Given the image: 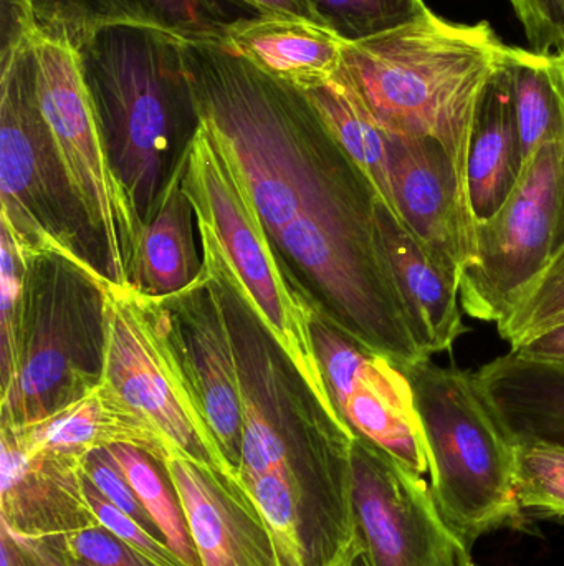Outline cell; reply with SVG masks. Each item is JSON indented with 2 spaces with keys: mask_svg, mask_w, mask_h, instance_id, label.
<instances>
[{
  "mask_svg": "<svg viewBox=\"0 0 564 566\" xmlns=\"http://www.w3.org/2000/svg\"><path fill=\"white\" fill-rule=\"evenodd\" d=\"M62 538L75 557L92 566H158L102 525Z\"/></svg>",
  "mask_w": 564,
  "mask_h": 566,
  "instance_id": "obj_33",
  "label": "cell"
},
{
  "mask_svg": "<svg viewBox=\"0 0 564 566\" xmlns=\"http://www.w3.org/2000/svg\"><path fill=\"white\" fill-rule=\"evenodd\" d=\"M564 323V265L533 283L497 323L500 338L510 348Z\"/></svg>",
  "mask_w": 564,
  "mask_h": 566,
  "instance_id": "obj_29",
  "label": "cell"
},
{
  "mask_svg": "<svg viewBox=\"0 0 564 566\" xmlns=\"http://www.w3.org/2000/svg\"><path fill=\"white\" fill-rule=\"evenodd\" d=\"M86 455L30 452L0 431V524L19 538H60L98 527L86 494Z\"/></svg>",
  "mask_w": 564,
  "mask_h": 566,
  "instance_id": "obj_16",
  "label": "cell"
},
{
  "mask_svg": "<svg viewBox=\"0 0 564 566\" xmlns=\"http://www.w3.org/2000/svg\"><path fill=\"white\" fill-rule=\"evenodd\" d=\"M523 165L512 83L503 63L483 90L467 159V185L477 224L489 221L506 205Z\"/></svg>",
  "mask_w": 564,
  "mask_h": 566,
  "instance_id": "obj_20",
  "label": "cell"
},
{
  "mask_svg": "<svg viewBox=\"0 0 564 566\" xmlns=\"http://www.w3.org/2000/svg\"><path fill=\"white\" fill-rule=\"evenodd\" d=\"M158 302L202 416L222 458L237 475L244 441V379L224 286L204 268L194 285Z\"/></svg>",
  "mask_w": 564,
  "mask_h": 566,
  "instance_id": "obj_13",
  "label": "cell"
},
{
  "mask_svg": "<svg viewBox=\"0 0 564 566\" xmlns=\"http://www.w3.org/2000/svg\"><path fill=\"white\" fill-rule=\"evenodd\" d=\"M86 494H88L89 504L98 517L99 525L113 535L125 542L132 551L141 554L142 557L151 560L158 566H188L175 552L169 547L168 542L156 537L151 532L132 521L131 517L119 511L111 504L92 482L86 478Z\"/></svg>",
  "mask_w": 564,
  "mask_h": 566,
  "instance_id": "obj_30",
  "label": "cell"
},
{
  "mask_svg": "<svg viewBox=\"0 0 564 566\" xmlns=\"http://www.w3.org/2000/svg\"><path fill=\"white\" fill-rule=\"evenodd\" d=\"M376 221L381 249L421 349L426 356L450 352L470 332L464 323L459 282L380 201Z\"/></svg>",
  "mask_w": 564,
  "mask_h": 566,
  "instance_id": "obj_17",
  "label": "cell"
},
{
  "mask_svg": "<svg viewBox=\"0 0 564 566\" xmlns=\"http://www.w3.org/2000/svg\"><path fill=\"white\" fill-rule=\"evenodd\" d=\"M305 95L344 155L363 172L377 201L400 219L391 182L390 135L338 76Z\"/></svg>",
  "mask_w": 564,
  "mask_h": 566,
  "instance_id": "obj_23",
  "label": "cell"
},
{
  "mask_svg": "<svg viewBox=\"0 0 564 566\" xmlns=\"http://www.w3.org/2000/svg\"><path fill=\"white\" fill-rule=\"evenodd\" d=\"M413 386L429 458L430 492L472 547L490 532L522 527L515 495L517 441L483 398L473 373L433 356L397 365Z\"/></svg>",
  "mask_w": 564,
  "mask_h": 566,
  "instance_id": "obj_4",
  "label": "cell"
},
{
  "mask_svg": "<svg viewBox=\"0 0 564 566\" xmlns=\"http://www.w3.org/2000/svg\"><path fill=\"white\" fill-rule=\"evenodd\" d=\"M0 566H43V564L23 544L22 538L10 534L0 524Z\"/></svg>",
  "mask_w": 564,
  "mask_h": 566,
  "instance_id": "obj_36",
  "label": "cell"
},
{
  "mask_svg": "<svg viewBox=\"0 0 564 566\" xmlns=\"http://www.w3.org/2000/svg\"><path fill=\"white\" fill-rule=\"evenodd\" d=\"M515 102L523 161L550 143L564 142V88L556 55L509 46L506 60Z\"/></svg>",
  "mask_w": 564,
  "mask_h": 566,
  "instance_id": "obj_24",
  "label": "cell"
},
{
  "mask_svg": "<svg viewBox=\"0 0 564 566\" xmlns=\"http://www.w3.org/2000/svg\"><path fill=\"white\" fill-rule=\"evenodd\" d=\"M35 62L40 112L66 179L82 206L109 281L131 285L141 219L113 169L78 53L62 43L29 40Z\"/></svg>",
  "mask_w": 564,
  "mask_h": 566,
  "instance_id": "obj_8",
  "label": "cell"
},
{
  "mask_svg": "<svg viewBox=\"0 0 564 566\" xmlns=\"http://www.w3.org/2000/svg\"><path fill=\"white\" fill-rule=\"evenodd\" d=\"M23 544L32 551V554L42 562L43 566H92L79 560L63 544V538H39V541H25Z\"/></svg>",
  "mask_w": 564,
  "mask_h": 566,
  "instance_id": "obj_35",
  "label": "cell"
},
{
  "mask_svg": "<svg viewBox=\"0 0 564 566\" xmlns=\"http://www.w3.org/2000/svg\"><path fill=\"white\" fill-rule=\"evenodd\" d=\"M337 566H373V564H371L370 557L364 551V545L360 541V544L350 552V555Z\"/></svg>",
  "mask_w": 564,
  "mask_h": 566,
  "instance_id": "obj_39",
  "label": "cell"
},
{
  "mask_svg": "<svg viewBox=\"0 0 564 566\" xmlns=\"http://www.w3.org/2000/svg\"><path fill=\"white\" fill-rule=\"evenodd\" d=\"M108 452L135 489L146 511L155 518L169 547L185 565L202 566L184 509L164 464L132 446H113Z\"/></svg>",
  "mask_w": 564,
  "mask_h": 566,
  "instance_id": "obj_25",
  "label": "cell"
},
{
  "mask_svg": "<svg viewBox=\"0 0 564 566\" xmlns=\"http://www.w3.org/2000/svg\"><path fill=\"white\" fill-rule=\"evenodd\" d=\"M564 244V142L523 165L506 205L476 228V254L460 274L464 313L500 323Z\"/></svg>",
  "mask_w": 564,
  "mask_h": 566,
  "instance_id": "obj_9",
  "label": "cell"
},
{
  "mask_svg": "<svg viewBox=\"0 0 564 566\" xmlns=\"http://www.w3.org/2000/svg\"><path fill=\"white\" fill-rule=\"evenodd\" d=\"M222 45L278 82L301 92L337 76L347 42L313 20L265 13L228 27Z\"/></svg>",
  "mask_w": 564,
  "mask_h": 566,
  "instance_id": "obj_19",
  "label": "cell"
},
{
  "mask_svg": "<svg viewBox=\"0 0 564 566\" xmlns=\"http://www.w3.org/2000/svg\"><path fill=\"white\" fill-rule=\"evenodd\" d=\"M76 53L113 169L146 226L201 125L184 40L155 27L113 25Z\"/></svg>",
  "mask_w": 564,
  "mask_h": 566,
  "instance_id": "obj_2",
  "label": "cell"
},
{
  "mask_svg": "<svg viewBox=\"0 0 564 566\" xmlns=\"http://www.w3.org/2000/svg\"><path fill=\"white\" fill-rule=\"evenodd\" d=\"M202 566H284L270 525L238 475L166 459Z\"/></svg>",
  "mask_w": 564,
  "mask_h": 566,
  "instance_id": "obj_15",
  "label": "cell"
},
{
  "mask_svg": "<svg viewBox=\"0 0 564 566\" xmlns=\"http://www.w3.org/2000/svg\"><path fill=\"white\" fill-rule=\"evenodd\" d=\"M321 25L347 43L407 25L427 12L424 0H308Z\"/></svg>",
  "mask_w": 564,
  "mask_h": 566,
  "instance_id": "obj_27",
  "label": "cell"
},
{
  "mask_svg": "<svg viewBox=\"0 0 564 566\" xmlns=\"http://www.w3.org/2000/svg\"><path fill=\"white\" fill-rule=\"evenodd\" d=\"M102 381L174 454L231 472L172 345L158 298L113 281L103 290Z\"/></svg>",
  "mask_w": 564,
  "mask_h": 566,
  "instance_id": "obj_7",
  "label": "cell"
},
{
  "mask_svg": "<svg viewBox=\"0 0 564 566\" xmlns=\"http://www.w3.org/2000/svg\"><path fill=\"white\" fill-rule=\"evenodd\" d=\"M517 358L564 373V323L510 348Z\"/></svg>",
  "mask_w": 564,
  "mask_h": 566,
  "instance_id": "obj_34",
  "label": "cell"
},
{
  "mask_svg": "<svg viewBox=\"0 0 564 566\" xmlns=\"http://www.w3.org/2000/svg\"><path fill=\"white\" fill-rule=\"evenodd\" d=\"M184 191L194 209L204 268L254 316L311 401L347 426L315 346L317 306L291 283L234 156L202 118L184 153Z\"/></svg>",
  "mask_w": 564,
  "mask_h": 566,
  "instance_id": "obj_3",
  "label": "cell"
},
{
  "mask_svg": "<svg viewBox=\"0 0 564 566\" xmlns=\"http://www.w3.org/2000/svg\"><path fill=\"white\" fill-rule=\"evenodd\" d=\"M0 431L30 452L88 455L113 446H132L162 464L174 455L156 429L128 408L102 379L43 421L25 428L0 426Z\"/></svg>",
  "mask_w": 564,
  "mask_h": 566,
  "instance_id": "obj_18",
  "label": "cell"
},
{
  "mask_svg": "<svg viewBox=\"0 0 564 566\" xmlns=\"http://www.w3.org/2000/svg\"><path fill=\"white\" fill-rule=\"evenodd\" d=\"M108 281L99 269L58 255L26 264L19 373L0 395V426L36 424L98 385Z\"/></svg>",
  "mask_w": 564,
  "mask_h": 566,
  "instance_id": "obj_5",
  "label": "cell"
},
{
  "mask_svg": "<svg viewBox=\"0 0 564 566\" xmlns=\"http://www.w3.org/2000/svg\"><path fill=\"white\" fill-rule=\"evenodd\" d=\"M245 2L254 7L260 15L278 13V15L301 17V19L321 23L308 0H245Z\"/></svg>",
  "mask_w": 564,
  "mask_h": 566,
  "instance_id": "obj_37",
  "label": "cell"
},
{
  "mask_svg": "<svg viewBox=\"0 0 564 566\" xmlns=\"http://www.w3.org/2000/svg\"><path fill=\"white\" fill-rule=\"evenodd\" d=\"M26 265L0 231V386L9 391L19 373L25 312Z\"/></svg>",
  "mask_w": 564,
  "mask_h": 566,
  "instance_id": "obj_28",
  "label": "cell"
},
{
  "mask_svg": "<svg viewBox=\"0 0 564 566\" xmlns=\"http://www.w3.org/2000/svg\"><path fill=\"white\" fill-rule=\"evenodd\" d=\"M507 52L489 23H453L427 10L400 29L347 43L337 76L384 132L439 142L469 189L477 109Z\"/></svg>",
  "mask_w": 564,
  "mask_h": 566,
  "instance_id": "obj_1",
  "label": "cell"
},
{
  "mask_svg": "<svg viewBox=\"0 0 564 566\" xmlns=\"http://www.w3.org/2000/svg\"><path fill=\"white\" fill-rule=\"evenodd\" d=\"M473 375L483 398L515 441L540 439L564 446V373L509 352Z\"/></svg>",
  "mask_w": 564,
  "mask_h": 566,
  "instance_id": "obj_22",
  "label": "cell"
},
{
  "mask_svg": "<svg viewBox=\"0 0 564 566\" xmlns=\"http://www.w3.org/2000/svg\"><path fill=\"white\" fill-rule=\"evenodd\" d=\"M0 231L23 264L58 255L99 269L95 235L40 112L30 42L0 60Z\"/></svg>",
  "mask_w": 564,
  "mask_h": 566,
  "instance_id": "obj_6",
  "label": "cell"
},
{
  "mask_svg": "<svg viewBox=\"0 0 564 566\" xmlns=\"http://www.w3.org/2000/svg\"><path fill=\"white\" fill-rule=\"evenodd\" d=\"M525 29L526 40L540 55L564 53V0H510Z\"/></svg>",
  "mask_w": 564,
  "mask_h": 566,
  "instance_id": "obj_32",
  "label": "cell"
},
{
  "mask_svg": "<svg viewBox=\"0 0 564 566\" xmlns=\"http://www.w3.org/2000/svg\"><path fill=\"white\" fill-rule=\"evenodd\" d=\"M7 59L32 39L78 50L113 25L164 30L184 42H222L228 27L260 15L245 0H0Z\"/></svg>",
  "mask_w": 564,
  "mask_h": 566,
  "instance_id": "obj_12",
  "label": "cell"
},
{
  "mask_svg": "<svg viewBox=\"0 0 564 566\" xmlns=\"http://www.w3.org/2000/svg\"><path fill=\"white\" fill-rule=\"evenodd\" d=\"M515 495L523 522H564V446L517 439Z\"/></svg>",
  "mask_w": 564,
  "mask_h": 566,
  "instance_id": "obj_26",
  "label": "cell"
},
{
  "mask_svg": "<svg viewBox=\"0 0 564 566\" xmlns=\"http://www.w3.org/2000/svg\"><path fill=\"white\" fill-rule=\"evenodd\" d=\"M315 346L331 399L354 438L414 474L429 475L426 439L403 369L351 338L318 310Z\"/></svg>",
  "mask_w": 564,
  "mask_h": 566,
  "instance_id": "obj_11",
  "label": "cell"
},
{
  "mask_svg": "<svg viewBox=\"0 0 564 566\" xmlns=\"http://www.w3.org/2000/svg\"><path fill=\"white\" fill-rule=\"evenodd\" d=\"M85 474L88 481L111 502L119 511L125 512L132 521L138 522L146 531L151 532L158 538L166 541L162 532L156 525L155 518L146 511L142 502L139 501L132 485L129 484L126 475L123 474L115 459L109 454L108 449H98L89 452L85 459Z\"/></svg>",
  "mask_w": 564,
  "mask_h": 566,
  "instance_id": "obj_31",
  "label": "cell"
},
{
  "mask_svg": "<svg viewBox=\"0 0 564 566\" xmlns=\"http://www.w3.org/2000/svg\"><path fill=\"white\" fill-rule=\"evenodd\" d=\"M351 464L358 537L373 566H476L424 475L358 438Z\"/></svg>",
  "mask_w": 564,
  "mask_h": 566,
  "instance_id": "obj_10",
  "label": "cell"
},
{
  "mask_svg": "<svg viewBox=\"0 0 564 566\" xmlns=\"http://www.w3.org/2000/svg\"><path fill=\"white\" fill-rule=\"evenodd\" d=\"M390 171L401 221L460 282L476 254L477 222L446 148L433 138L390 135Z\"/></svg>",
  "mask_w": 564,
  "mask_h": 566,
  "instance_id": "obj_14",
  "label": "cell"
},
{
  "mask_svg": "<svg viewBox=\"0 0 564 566\" xmlns=\"http://www.w3.org/2000/svg\"><path fill=\"white\" fill-rule=\"evenodd\" d=\"M185 153V151H184ZM195 214L184 191V155L169 176L136 252L131 286L152 298L184 292L204 274L194 235Z\"/></svg>",
  "mask_w": 564,
  "mask_h": 566,
  "instance_id": "obj_21",
  "label": "cell"
},
{
  "mask_svg": "<svg viewBox=\"0 0 564 566\" xmlns=\"http://www.w3.org/2000/svg\"><path fill=\"white\" fill-rule=\"evenodd\" d=\"M556 63H558V72H560V78H562L563 88H564V53L563 55H556ZM564 265V244L562 245V249H560L558 252H556L555 258L552 259V262H550L549 268H546V271L543 272L542 277H545V275L552 274V272H555L556 269L562 268ZM540 277V279H542ZM539 279V281H540Z\"/></svg>",
  "mask_w": 564,
  "mask_h": 566,
  "instance_id": "obj_38",
  "label": "cell"
}]
</instances>
